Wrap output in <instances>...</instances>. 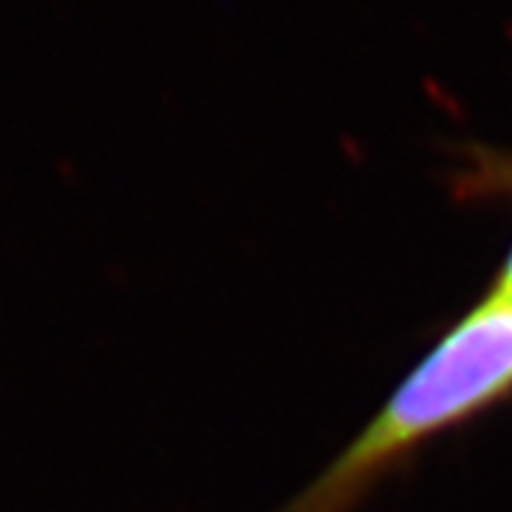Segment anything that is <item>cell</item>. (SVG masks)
<instances>
[{
    "instance_id": "7a4b0ae2",
    "label": "cell",
    "mask_w": 512,
    "mask_h": 512,
    "mask_svg": "<svg viewBox=\"0 0 512 512\" xmlns=\"http://www.w3.org/2000/svg\"><path fill=\"white\" fill-rule=\"evenodd\" d=\"M493 291L512 296V251L510 256H507V262H504V268H501V276H498V282H495Z\"/></svg>"
},
{
    "instance_id": "6da1fadb",
    "label": "cell",
    "mask_w": 512,
    "mask_h": 512,
    "mask_svg": "<svg viewBox=\"0 0 512 512\" xmlns=\"http://www.w3.org/2000/svg\"><path fill=\"white\" fill-rule=\"evenodd\" d=\"M512 393V296L490 291L282 512H348L390 464Z\"/></svg>"
}]
</instances>
